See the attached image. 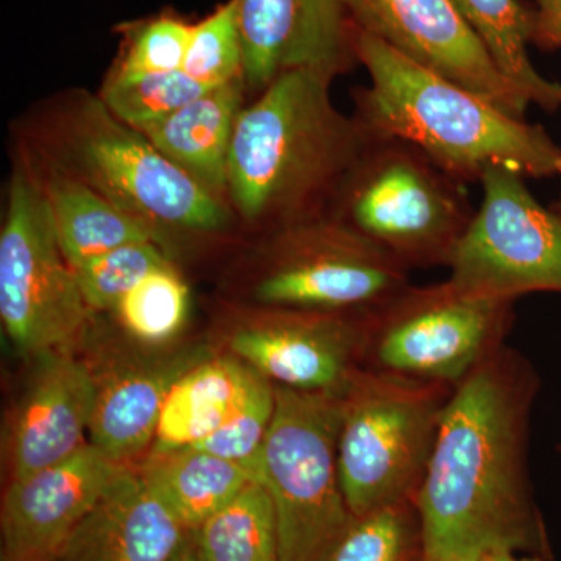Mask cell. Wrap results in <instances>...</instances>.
<instances>
[{
    "mask_svg": "<svg viewBox=\"0 0 561 561\" xmlns=\"http://www.w3.org/2000/svg\"><path fill=\"white\" fill-rule=\"evenodd\" d=\"M538 378L502 345L454 387L415 497L423 561H482L545 546L527 472Z\"/></svg>",
    "mask_w": 561,
    "mask_h": 561,
    "instance_id": "cell-1",
    "label": "cell"
},
{
    "mask_svg": "<svg viewBox=\"0 0 561 561\" xmlns=\"http://www.w3.org/2000/svg\"><path fill=\"white\" fill-rule=\"evenodd\" d=\"M354 50L370 77L368 87L353 92L354 117L368 135L411 142L467 184L494 168L526 179L561 176V147L541 125L508 114L357 28Z\"/></svg>",
    "mask_w": 561,
    "mask_h": 561,
    "instance_id": "cell-2",
    "label": "cell"
},
{
    "mask_svg": "<svg viewBox=\"0 0 561 561\" xmlns=\"http://www.w3.org/2000/svg\"><path fill=\"white\" fill-rule=\"evenodd\" d=\"M334 79L321 70H291L239 113L228 195L250 224L275 231L330 209L370 139L332 102Z\"/></svg>",
    "mask_w": 561,
    "mask_h": 561,
    "instance_id": "cell-3",
    "label": "cell"
},
{
    "mask_svg": "<svg viewBox=\"0 0 561 561\" xmlns=\"http://www.w3.org/2000/svg\"><path fill=\"white\" fill-rule=\"evenodd\" d=\"M474 213L467 183L411 142L371 135L328 209L409 271L446 267Z\"/></svg>",
    "mask_w": 561,
    "mask_h": 561,
    "instance_id": "cell-4",
    "label": "cell"
},
{
    "mask_svg": "<svg viewBox=\"0 0 561 561\" xmlns=\"http://www.w3.org/2000/svg\"><path fill=\"white\" fill-rule=\"evenodd\" d=\"M454 387L362 367L343 393L339 474L354 518L415 502Z\"/></svg>",
    "mask_w": 561,
    "mask_h": 561,
    "instance_id": "cell-5",
    "label": "cell"
},
{
    "mask_svg": "<svg viewBox=\"0 0 561 561\" xmlns=\"http://www.w3.org/2000/svg\"><path fill=\"white\" fill-rule=\"evenodd\" d=\"M343 393L276 386L261 485L275 508L279 561H327L354 522L339 474Z\"/></svg>",
    "mask_w": 561,
    "mask_h": 561,
    "instance_id": "cell-6",
    "label": "cell"
},
{
    "mask_svg": "<svg viewBox=\"0 0 561 561\" xmlns=\"http://www.w3.org/2000/svg\"><path fill=\"white\" fill-rule=\"evenodd\" d=\"M46 157L122 209L162 230L210 232L228 220L224 202L176 168L101 98L73 101L55 125Z\"/></svg>",
    "mask_w": 561,
    "mask_h": 561,
    "instance_id": "cell-7",
    "label": "cell"
},
{
    "mask_svg": "<svg viewBox=\"0 0 561 561\" xmlns=\"http://www.w3.org/2000/svg\"><path fill=\"white\" fill-rule=\"evenodd\" d=\"M513 302L449 278L430 286L411 284L373 313L364 367L459 386L504 345Z\"/></svg>",
    "mask_w": 561,
    "mask_h": 561,
    "instance_id": "cell-8",
    "label": "cell"
},
{
    "mask_svg": "<svg viewBox=\"0 0 561 561\" xmlns=\"http://www.w3.org/2000/svg\"><path fill=\"white\" fill-rule=\"evenodd\" d=\"M62 253L49 202L32 169L11 176L0 232V319L21 353L70 348L91 316Z\"/></svg>",
    "mask_w": 561,
    "mask_h": 561,
    "instance_id": "cell-9",
    "label": "cell"
},
{
    "mask_svg": "<svg viewBox=\"0 0 561 561\" xmlns=\"http://www.w3.org/2000/svg\"><path fill=\"white\" fill-rule=\"evenodd\" d=\"M411 284L408 267L324 213L271 231L253 298L271 308L373 313Z\"/></svg>",
    "mask_w": 561,
    "mask_h": 561,
    "instance_id": "cell-10",
    "label": "cell"
},
{
    "mask_svg": "<svg viewBox=\"0 0 561 561\" xmlns=\"http://www.w3.org/2000/svg\"><path fill=\"white\" fill-rule=\"evenodd\" d=\"M479 184L482 203L449 257V279L515 301L561 291V213L545 208L511 169H490Z\"/></svg>",
    "mask_w": 561,
    "mask_h": 561,
    "instance_id": "cell-11",
    "label": "cell"
},
{
    "mask_svg": "<svg viewBox=\"0 0 561 561\" xmlns=\"http://www.w3.org/2000/svg\"><path fill=\"white\" fill-rule=\"evenodd\" d=\"M373 313L261 306L232 334V356L284 389L345 391L364 367Z\"/></svg>",
    "mask_w": 561,
    "mask_h": 561,
    "instance_id": "cell-12",
    "label": "cell"
},
{
    "mask_svg": "<svg viewBox=\"0 0 561 561\" xmlns=\"http://www.w3.org/2000/svg\"><path fill=\"white\" fill-rule=\"evenodd\" d=\"M357 31L516 117L529 101L504 79L453 0H343Z\"/></svg>",
    "mask_w": 561,
    "mask_h": 561,
    "instance_id": "cell-13",
    "label": "cell"
},
{
    "mask_svg": "<svg viewBox=\"0 0 561 561\" xmlns=\"http://www.w3.org/2000/svg\"><path fill=\"white\" fill-rule=\"evenodd\" d=\"M247 90L262 92L291 70L332 77L357 62L356 27L343 0H236Z\"/></svg>",
    "mask_w": 561,
    "mask_h": 561,
    "instance_id": "cell-14",
    "label": "cell"
},
{
    "mask_svg": "<svg viewBox=\"0 0 561 561\" xmlns=\"http://www.w3.org/2000/svg\"><path fill=\"white\" fill-rule=\"evenodd\" d=\"M128 468L88 443L68 459L7 483L0 508L2 560L54 561Z\"/></svg>",
    "mask_w": 561,
    "mask_h": 561,
    "instance_id": "cell-15",
    "label": "cell"
},
{
    "mask_svg": "<svg viewBox=\"0 0 561 561\" xmlns=\"http://www.w3.org/2000/svg\"><path fill=\"white\" fill-rule=\"evenodd\" d=\"M210 353L203 346L136 351L91 364L95 379L90 443L111 459L136 467L150 451L169 391Z\"/></svg>",
    "mask_w": 561,
    "mask_h": 561,
    "instance_id": "cell-16",
    "label": "cell"
},
{
    "mask_svg": "<svg viewBox=\"0 0 561 561\" xmlns=\"http://www.w3.org/2000/svg\"><path fill=\"white\" fill-rule=\"evenodd\" d=\"M9 440V482L68 459L90 443L95 379L69 348L41 356Z\"/></svg>",
    "mask_w": 561,
    "mask_h": 561,
    "instance_id": "cell-17",
    "label": "cell"
},
{
    "mask_svg": "<svg viewBox=\"0 0 561 561\" xmlns=\"http://www.w3.org/2000/svg\"><path fill=\"white\" fill-rule=\"evenodd\" d=\"M191 537L138 468L130 467L111 483L54 561H169Z\"/></svg>",
    "mask_w": 561,
    "mask_h": 561,
    "instance_id": "cell-18",
    "label": "cell"
},
{
    "mask_svg": "<svg viewBox=\"0 0 561 561\" xmlns=\"http://www.w3.org/2000/svg\"><path fill=\"white\" fill-rule=\"evenodd\" d=\"M243 88V79L220 84L139 131L220 202L228 195V158Z\"/></svg>",
    "mask_w": 561,
    "mask_h": 561,
    "instance_id": "cell-19",
    "label": "cell"
},
{
    "mask_svg": "<svg viewBox=\"0 0 561 561\" xmlns=\"http://www.w3.org/2000/svg\"><path fill=\"white\" fill-rule=\"evenodd\" d=\"M49 202L55 231L73 267L128 243L158 242L161 234L44 154L33 168Z\"/></svg>",
    "mask_w": 561,
    "mask_h": 561,
    "instance_id": "cell-20",
    "label": "cell"
},
{
    "mask_svg": "<svg viewBox=\"0 0 561 561\" xmlns=\"http://www.w3.org/2000/svg\"><path fill=\"white\" fill-rule=\"evenodd\" d=\"M256 370L236 356L198 362L165 398L150 451L190 448L210 437L242 404Z\"/></svg>",
    "mask_w": 561,
    "mask_h": 561,
    "instance_id": "cell-21",
    "label": "cell"
},
{
    "mask_svg": "<svg viewBox=\"0 0 561 561\" xmlns=\"http://www.w3.org/2000/svg\"><path fill=\"white\" fill-rule=\"evenodd\" d=\"M136 468L158 500L191 531L256 482L241 465L194 446L149 451Z\"/></svg>",
    "mask_w": 561,
    "mask_h": 561,
    "instance_id": "cell-22",
    "label": "cell"
},
{
    "mask_svg": "<svg viewBox=\"0 0 561 561\" xmlns=\"http://www.w3.org/2000/svg\"><path fill=\"white\" fill-rule=\"evenodd\" d=\"M476 33L494 66L530 105L553 113L561 108V84L542 77L531 65L534 10L519 0H453Z\"/></svg>",
    "mask_w": 561,
    "mask_h": 561,
    "instance_id": "cell-23",
    "label": "cell"
},
{
    "mask_svg": "<svg viewBox=\"0 0 561 561\" xmlns=\"http://www.w3.org/2000/svg\"><path fill=\"white\" fill-rule=\"evenodd\" d=\"M201 561H279L278 526L267 490L251 482L192 531Z\"/></svg>",
    "mask_w": 561,
    "mask_h": 561,
    "instance_id": "cell-24",
    "label": "cell"
},
{
    "mask_svg": "<svg viewBox=\"0 0 561 561\" xmlns=\"http://www.w3.org/2000/svg\"><path fill=\"white\" fill-rule=\"evenodd\" d=\"M190 300V287L169 262L140 279L113 312L133 342L161 348L183 330Z\"/></svg>",
    "mask_w": 561,
    "mask_h": 561,
    "instance_id": "cell-25",
    "label": "cell"
},
{
    "mask_svg": "<svg viewBox=\"0 0 561 561\" xmlns=\"http://www.w3.org/2000/svg\"><path fill=\"white\" fill-rule=\"evenodd\" d=\"M209 90L213 88L192 79L183 69L139 76L113 72L99 98L117 119L140 131L172 116Z\"/></svg>",
    "mask_w": 561,
    "mask_h": 561,
    "instance_id": "cell-26",
    "label": "cell"
},
{
    "mask_svg": "<svg viewBox=\"0 0 561 561\" xmlns=\"http://www.w3.org/2000/svg\"><path fill=\"white\" fill-rule=\"evenodd\" d=\"M327 561H423L415 502H401L354 518Z\"/></svg>",
    "mask_w": 561,
    "mask_h": 561,
    "instance_id": "cell-27",
    "label": "cell"
},
{
    "mask_svg": "<svg viewBox=\"0 0 561 561\" xmlns=\"http://www.w3.org/2000/svg\"><path fill=\"white\" fill-rule=\"evenodd\" d=\"M275 404V383L256 371L238 411L194 448L241 465L253 476L254 481L261 483L262 454L271 431Z\"/></svg>",
    "mask_w": 561,
    "mask_h": 561,
    "instance_id": "cell-28",
    "label": "cell"
},
{
    "mask_svg": "<svg viewBox=\"0 0 561 561\" xmlns=\"http://www.w3.org/2000/svg\"><path fill=\"white\" fill-rule=\"evenodd\" d=\"M161 243H128L73 267L92 312H113L149 273L169 264Z\"/></svg>",
    "mask_w": 561,
    "mask_h": 561,
    "instance_id": "cell-29",
    "label": "cell"
},
{
    "mask_svg": "<svg viewBox=\"0 0 561 561\" xmlns=\"http://www.w3.org/2000/svg\"><path fill=\"white\" fill-rule=\"evenodd\" d=\"M184 72L209 88L243 79V50L236 0H227L192 25Z\"/></svg>",
    "mask_w": 561,
    "mask_h": 561,
    "instance_id": "cell-30",
    "label": "cell"
},
{
    "mask_svg": "<svg viewBox=\"0 0 561 561\" xmlns=\"http://www.w3.org/2000/svg\"><path fill=\"white\" fill-rule=\"evenodd\" d=\"M192 25L172 13L128 25L124 50L113 72L139 76L183 69Z\"/></svg>",
    "mask_w": 561,
    "mask_h": 561,
    "instance_id": "cell-31",
    "label": "cell"
},
{
    "mask_svg": "<svg viewBox=\"0 0 561 561\" xmlns=\"http://www.w3.org/2000/svg\"><path fill=\"white\" fill-rule=\"evenodd\" d=\"M531 44L541 50L561 47V0H537L531 21Z\"/></svg>",
    "mask_w": 561,
    "mask_h": 561,
    "instance_id": "cell-32",
    "label": "cell"
},
{
    "mask_svg": "<svg viewBox=\"0 0 561 561\" xmlns=\"http://www.w3.org/2000/svg\"><path fill=\"white\" fill-rule=\"evenodd\" d=\"M169 561H201L197 552H195L194 545H192V537Z\"/></svg>",
    "mask_w": 561,
    "mask_h": 561,
    "instance_id": "cell-33",
    "label": "cell"
},
{
    "mask_svg": "<svg viewBox=\"0 0 561 561\" xmlns=\"http://www.w3.org/2000/svg\"><path fill=\"white\" fill-rule=\"evenodd\" d=\"M482 561H534L529 559H522L518 557V552H497L493 553V556L486 557Z\"/></svg>",
    "mask_w": 561,
    "mask_h": 561,
    "instance_id": "cell-34",
    "label": "cell"
},
{
    "mask_svg": "<svg viewBox=\"0 0 561 561\" xmlns=\"http://www.w3.org/2000/svg\"><path fill=\"white\" fill-rule=\"evenodd\" d=\"M553 209L559 210V213H561V197L560 201L557 202L556 205H553Z\"/></svg>",
    "mask_w": 561,
    "mask_h": 561,
    "instance_id": "cell-35",
    "label": "cell"
},
{
    "mask_svg": "<svg viewBox=\"0 0 561 561\" xmlns=\"http://www.w3.org/2000/svg\"><path fill=\"white\" fill-rule=\"evenodd\" d=\"M3 561V560H2Z\"/></svg>",
    "mask_w": 561,
    "mask_h": 561,
    "instance_id": "cell-36",
    "label": "cell"
}]
</instances>
